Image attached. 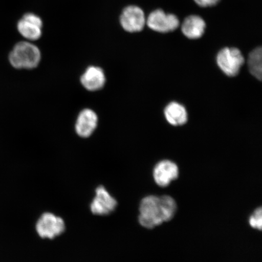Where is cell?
<instances>
[{
	"instance_id": "8",
	"label": "cell",
	"mask_w": 262,
	"mask_h": 262,
	"mask_svg": "<svg viewBox=\"0 0 262 262\" xmlns=\"http://www.w3.org/2000/svg\"><path fill=\"white\" fill-rule=\"evenodd\" d=\"M117 205L116 199L111 195L103 186L96 190V196L91 204V210L94 214L105 215L111 214Z\"/></svg>"
},
{
	"instance_id": "12",
	"label": "cell",
	"mask_w": 262,
	"mask_h": 262,
	"mask_svg": "<svg viewBox=\"0 0 262 262\" xmlns=\"http://www.w3.org/2000/svg\"><path fill=\"white\" fill-rule=\"evenodd\" d=\"M183 34L189 39L195 40L204 35L206 29V23L201 16L191 15L187 16L182 23Z\"/></svg>"
},
{
	"instance_id": "1",
	"label": "cell",
	"mask_w": 262,
	"mask_h": 262,
	"mask_svg": "<svg viewBox=\"0 0 262 262\" xmlns=\"http://www.w3.org/2000/svg\"><path fill=\"white\" fill-rule=\"evenodd\" d=\"M177 209L175 200L171 196H146L140 202V224L147 229L155 228L164 222L171 221Z\"/></svg>"
},
{
	"instance_id": "11",
	"label": "cell",
	"mask_w": 262,
	"mask_h": 262,
	"mask_svg": "<svg viewBox=\"0 0 262 262\" xmlns=\"http://www.w3.org/2000/svg\"><path fill=\"white\" fill-rule=\"evenodd\" d=\"M106 76L103 70L100 67L91 66L82 74L80 81L83 86L88 91H99L106 83Z\"/></svg>"
},
{
	"instance_id": "4",
	"label": "cell",
	"mask_w": 262,
	"mask_h": 262,
	"mask_svg": "<svg viewBox=\"0 0 262 262\" xmlns=\"http://www.w3.org/2000/svg\"><path fill=\"white\" fill-rule=\"evenodd\" d=\"M146 25L152 31L168 33L176 31L179 27L180 21L176 15L156 9L147 16Z\"/></svg>"
},
{
	"instance_id": "9",
	"label": "cell",
	"mask_w": 262,
	"mask_h": 262,
	"mask_svg": "<svg viewBox=\"0 0 262 262\" xmlns=\"http://www.w3.org/2000/svg\"><path fill=\"white\" fill-rule=\"evenodd\" d=\"M179 169L178 165L170 160H165L157 164L153 171V178L157 185L166 187L178 178Z\"/></svg>"
},
{
	"instance_id": "6",
	"label": "cell",
	"mask_w": 262,
	"mask_h": 262,
	"mask_svg": "<svg viewBox=\"0 0 262 262\" xmlns=\"http://www.w3.org/2000/svg\"><path fill=\"white\" fill-rule=\"evenodd\" d=\"M120 21L124 31L130 33L142 31L146 25V18L139 6L131 5L124 9Z\"/></svg>"
},
{
	"instance_id": "7",
	"label": "cell",
	"mask_w": 262,
	"mask_h": 262,
	"mask_svg": "<svg viewBox=\"0 0 262 262\" xmlns=\"http://www.w3.org/2000/svg\"><path fill=\"white\" fill-rule=\"evenodd\" d=\"M42 28L41 19L32 13L24 15L17 24L19 34L29 41L37 40L41 37Z\"/></svg>"
},
{
	"instance_id": "16",
	"label": "cell",
	"mask_w": 262,
	"mask_h": 262,
	"mask_svg": "<svg viewBox=\"0 0 262 262\" xmlns=\"http://www.w3.org/2000/svg\"><path fill=\"white\" fill-rule=\"evenodd\" d=\"M221 0H194V2L202 8L211 7L217 5Z\"/></svg>"
},
{
	"instance_id": "10",
	"label": "cell",
	"mask_w": 262,
	"mask_h": 262,
	"mask_svg": "<svg viewBox=\"0 0 262 262\" xmlns=\"http://www.w3.org/2000/svg\"><path fill=\"white\" fill-rule=\"evenodd\" d=\"M98 118L93 110L84 109L78 114L75 129L78 136L88 138L94 133L97 127Z\"/></svg>"
},
{
	"instance_id": "14",
	"label": "cell",
	"mask_w": 262,
	"mask_h": 262,
	"mask_svg": "<svg viewBox=\"0 0 262 262\" xmlns=\"http://www.w3.org/2000/svg\"><path fill=\"white\" fill-rule=\"evenodd\" d=\"M248 68L250 73L260 81L262 77V49L258 47L254 49L249 55Z\"/></svg>"
},
{
	"instance_id": "2",
	"label": "cell",
	"mask_w": 262,
	"mask_h": 262,
	"mask_svg": "<svg viewBox=\"0 0 262 262\" xmlns=\"http://www.w3.org/2000/svg\"><path fill=\"white\" fill-rule=\"evenodd\" d=\"M40 49L29 41L18 42L9 54V60L13 67L18 70H32L40 63Z\"/></svg>"
},
{
	"instance_id": "5",
	"label": "cell",
	"mask_w": 262,
	"mask_h": 262,
	"mask_svg": "<svg viewBox=\"0 0 262 262\" xmlns=\"http://www.w3.org/2000/svg\"><path fill=\"white\" fill-rule=\"evenodd\" d=\"M64 230L63 219L50 212L44 213L36 224V231L40 237L43 238H54L63 233Z\"/></svg>"
},
{
	"instance_id": "15",
	"label": "cell",
	"mask_w": 262,
	"mask_h": 262,
	"mask_svg": "<svg viewBox=\"0 0 262 262\" xmlns=\"http://www.w3.org/2000/svg\"><path fill=\"white\" fill-rule=\"evenodd\" d=\"M249 224L251 227L258 230H261L262 227V209L261 208H258L251 215L249 219Z\"/></svg>"
},
{
	"instance_id": "13",
	"label": "cell",
	"mask_w": 262,
	"mask_h": 262,
	"mask_svg": "<svg viewBox=\"0 0 262 262\" xmlns=\"http://www.w3.org/2000/svg\"><path fill=\"white\" fill-rule=\"evenodd\" d=\"M165 116L169 124L181 126L188 121V114L185 107L178 102L170 103L165 107Z\"/></svg>"
},
{
	"instance_id": "3",
	"label": "cell",
	"mask_w": 262,
	"mask_h": 262,
	"mask_svg": "<svg viewBox=\"0 0 262 262\" xmlns=\"http://www.w3.org/2000/svg\"><path fill=\"white\" fill-rule=\"evenodd\" d=\"M217 63L224 73L229 77H234L245 63V58L238 49L225 48L217 54Z\"/></svg>"
}]
</instances>
